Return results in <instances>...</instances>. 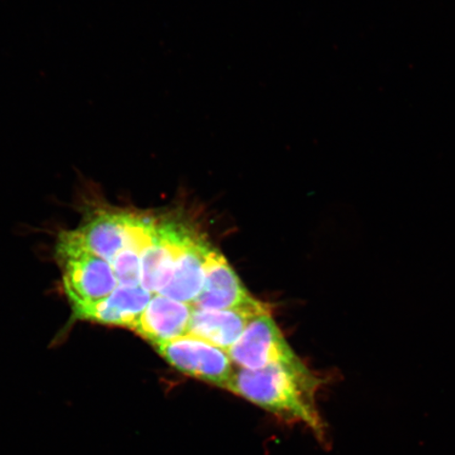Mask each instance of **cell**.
<instances>
[{"mask_svg": "<svg viewBox=\"0 0 455 455\" xmlns=\"http://www.w3.org/2000/svg\"><path fill=\"white\" fill-rule=\"evenodd\" d=\"M320 385L321 380L315 377H303L281 366L237 368L228 391L284 422L303 424L323 435V423L315 403Z\"/></svg>", "mask_w": 455, "mask_h": 455, "instance_id": "1", "label": "cell"}, {"mask_svg": "<svg viewBox=\"0 0 455 455\" xmlns=\"http://www.w3.org/2000/svg\"><path fill=\"white\" fill-rule=\"evenodd\" d=\"M212 250V247L203 236L192 232L183 252L176 261L172 275L157 294L191 305L203 288L204 268Z\"/></svg>", "mask_w": 455, "mask_h": 455, "instance_id": "11", "label": "cell"}, {"mask_svg": "<svg viewBox=\"0 0 455 455\" xmlns=\"http://www.w3.org/2000/svg\"><path fill=\"white\" fill-rule=\"evenodd\" d=\"M155 348L178 371L218 388L229 389L235 369L227 352L188 335Z\"/></svg>", "mask_w": 455, "mask_h": 455, "instance_id": "4", "label": "cell"}, {"mask_svg": "<svg viewBox=\"0 0 455 455\" xmlns=\"http://www.w3.org/2000/svg\"><path fill=\"white\" fill-rule=\"evenodd\" d=\"M191 306L199 310L243 309L270 313L268 307L244 288L225 256L214 249L208 255L201 292Z\"/></svg>", "mask_w": 455, "mask_h": 455, "instance_id": "5", "label": "cell"}, {"mask_svg": "<svg viewBox=\"0 0 455 455\" xmlns=\"http://www.w3.org/2000/svg\"><path fill=\"white\" fill-rule=\"evenodd\" d=\"M133 215L118 210H96L71 233L87 251L110 264L126 246Z\"/></svg>", "mask_w": 455, "mask_h": 455, "instance_id": "7", "label": "cell"}, {"mask_svg": "<svg viewBox=\"0 0 455 455\" xmlns=\"http://www.w3.org/2000/svg\"><path fill=\"white\" fill-rule=\"evenodd\" d=\"M191 235V230L176 221L166 220L157 224L156 235L142 254L141 288L152 294H157L166 286L172 275L176 261Z\"/></svg>", "mask_w": 455, "mask_h": 455, "instance_id": "6", "label": "cell"}, {"mask_svg": "<svg viewBox=\"0 0 455 455\" xmlns=\"http://www.w3.org/2000/svg\"><path fill=\"white\" fill-rule=\"evenodd\" d=\"M227 355L237 368L281 366L303 377H315L289 346L270 313L256 316Z\"/></svg>", "mask_w": 455, "mask_h": 455, "instance_id": "3", "label": "cell"}, {"mask_svg": "<svg viewBox=\"0 0 455 455\" xmlns=\"http://www.w3.org/2000/svg\"><path fill=\"white\" fill-rule=\"evenodd\" d=\"M56 256L73 311L99 303L118 287L111 265L87 251L71 231L60 235Z\"/></svg>", "mask_w": 455, "mask_h": 455, "instance_id": "2", "label": "cell"}, {"mask_svg": "<svg viewBox=\"0 0 455 455\" xmlns=\"http://www.w3.org/2000/svg\"><path fill=\"white\" fill-rule=\"evenodd\" d=\"M192 310L190 304L155 294L132 330L155 347L167 343L186 337Z\"/></svg>", "mask_w": 455, "mask_h": 455, "instance_id": "8", "label": "cell"}, {"mask_svg": "<svg viewBox=\"0 0 455 455\" xmlns=\"http://www.w3.org/2000/svg\"><path fill=\"white\" fill-rule=\"evenodd\" d=\"M153 295L140 286H118L105 299L73 313L76 320L132 330Z\"/></svg>", "mask_w": 455, "mask_h": 455, "instance_id": "10", "label": "cell"}, {"mask_svg": "<svg viewBox=\"0 0 455 455\" xmlns=\"http://www.w3.org/2000/svg\"><path fill=\"white\" fill-rule=\"evenodd\" d=\"M265 313L232 310H199L193 308L188 337L206 341L220 350L228 352L242 337L244 330L256 316Z\"/></svg>", "mask_w": 455, "mask_h": 455, "instance_id": "9", "label": "cell"}]
</instances>
